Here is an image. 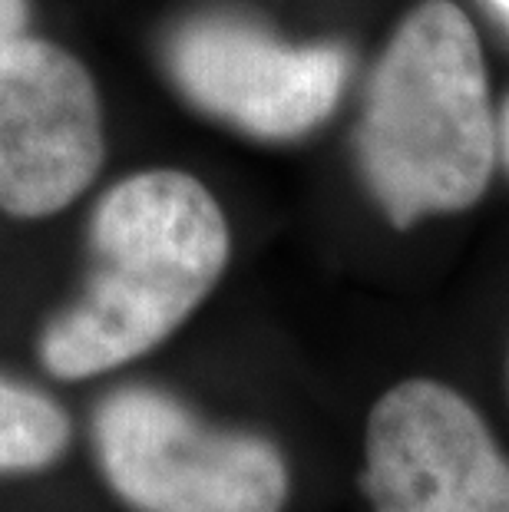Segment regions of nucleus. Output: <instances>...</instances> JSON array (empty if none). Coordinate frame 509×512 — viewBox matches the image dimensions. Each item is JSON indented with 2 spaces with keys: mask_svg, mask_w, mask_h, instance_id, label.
I'll return each instance as SVG.
<instances>
[{
  "mask_svg": "<svg viewBox=\"0 0 509 512\" xmlns=\"http://www.w3.org/2000/svg\"><path fill=\"white\" fill-rule=\"evenodd\" d=\"M30 0H0V47L27 34Z\"/></svg>",
  "mask_w": 509,
  "mask_h": 512,
  "instance_id": "nucleus-8",
  "label": "nucleus"
},
{
  "mask_svg": "<svg viewBox=\"0 0 509 512\" xmlns=\"http://www.w3.org/2000/svg\"><path fill=\"white\" fill-rule=\"evenodd\" d=\"M96 456L136 512H281L288 466L255 433L215 430L153 387L110 394L93 420Z\"/></svg>",
  "mask_w": 509,
  "mask_h": 512,
  "instance_id": "nucleus-3",
  "label": "nucleus"
},
{
  "mask_svg": "<svg viewBox=\"0 0 509 512\" xmlns=\"http://www.w3.org/2000/svg\"><path fill=\"white\" fill-rule=\"evenodd\" d=\"M354 156L387 222L467 212L490 189L500 139L480 37L453 0L400 20L367 80Z\"/></svg>",
  "mask_w": 509,
  "mask_h": 512,
  "instance_id": "nucleus-2",
  "label": "nucleus"
},
{
  "mask_svg": "<svg viewBox=\"0 0 509 512\" xmlns=\"http://www.w3.org/2000/svg\"><path fill=\"white\" fill-rule=\"evenodd\" d=\"M70 420L50 397L0 380V473L43 470L67 450Z\"/></svg>",
  "mask_w": 509,
  "mask_h": 512,
  "instance_id": "nucleus-7",
  "label": "nucleus"
},
{
  "mask_svg": "<svg viewBox=\"0 0 509 512\" xmlns=\"http://www.w3.org/2000/svg\"><path fill=\"white\" fill-rule=\"evenodd\" d=\"M159 57L196 110L265 143L321 126L351 73L341 43H288L229 10L182 17L166 30Z\"/></svg>",
  "mask_w": 509,
  "mask_h": 512,
  "instance_id": "nucleus-4",
  "label": "nucleus"
},
{
  "mask_svg": "<svg viewBox=\"0 0 509 512\" xmlns=\"http://www.w3.org/2000/svg\"><path fill=\"white\" fill-rule=\"evenodd\" d=\"M496 139H500V159L509 169V100L503 103L500 116H496Z\"/></svg>",
  "mask_w": 509,
  "mask_h": 512,
  "instance_id": "nucleus-9",
  "label": "nucleus"
},
{
  "mask_svg": "<svg viewBox=\"0 0 509 512\" xmlns=\"http://www.w3.org/2000/svg\"><path fill=\"white\" fill-rule=\"evenodd\" d=\"M486 4H490V7L496 10V14H500V17L506 20V24H509V0H486Z\"/></svg>",
  "mask_w": 509,
  "mask_h": 512,
  "instance_id": "nucleus-10",
  "label": "nucleus"
},
{
  "mask_svg": "<svg viewBox=\"0 0 509 512\" xmlns=\"http://www.w3.org/2000/svg\"><path fill=\"white\" fill-rule=\"evenodd\" d=\"M100 162L103 116L90 70L40 37L0 47V212L43 219L67 209Z\"/></svg>",
  "mask_w": 509,
  "mask_h": 512,
  "instance_id": "nucleus-6",
  "label": "nucleus"
},
{
  "mask_svg": "<svg viewBox=\"0 0 509 512\" xmlns=\"http://www.w3.org/2000/svg\"><path fill=\"white\" fill-rule=\"evenodd\" d=\"M229 222L199 179L136 172L96 202L86 288L40 337V361L83 380L153 351L209 298L229 265Z\"/></svg>",
  "mask_w": 509,
  "mask_h": 512,
  "instance_id": "nucleus-1",
  "label": "nucleus"
},
{
  "mask_svg": "<svg viewBox=\"0 0 509 512\" xmlns=\"http://www.w3.org/2000/svg\"><path fill=\"white\" fill-rule=\"evenodd\" d=\"M364 489L374 512H509V456L467 397L414 377L367 417Z\"/></svg>",
  "mask_w": 509,
  "mask_h": 512,
  "instance_id": "nucleus-5",
  "label": "nucleus"
}]
</instances>
